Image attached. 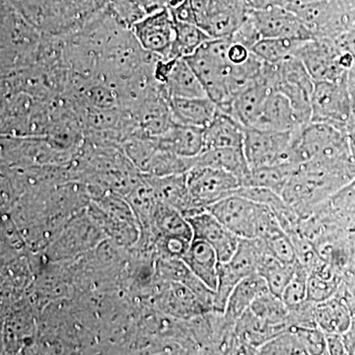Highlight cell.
<instances>
[{
    "mask_svg": "<svg viewBox=\"0 0 355 355\" xmlns=\"http://www.w3.org/2000/svg\"><path fill=\"white\" fill-rule=\"evenodd\" d=\"M132 31L144 51L169 60L175 38V20L169 9L148 14L132 26Z\"/></svg>",
    "mask_w": 355,
    "mask_h": 355,
    "instance_id": "cell-11",
    "label": "cell"
},
{
    "mask_svg": "<svg viewBox=\"0 0 355 355\" xmlns=\"http://www.w3.org/2000/svg\"><path fill=\"white\" fill-rule=\"evenodd\" d=\"M307 121L292 106L286 96L273 91L266 98L258 119L251 128L272 132H293Z\"/></svg>",
    "mask_w": 355,
    "mask_h": 355,
    "instance_id": "cell-16",
    "label": "cell"
},
{
    "mask_svg": "<svg viewBox=\"0 0 355 355\" xmlns=\"http://www.w3.org/2000/svg\"><path fill=\"white\" fill-rule=\"evenodd\" d=\"M248 0H209L205 30L212 39H227L249 18Z\"/></svg>",
    "mask_w": 355,
    "mask_h": 355,
    "instance_id": "cell-13",
    "label": "cell"
},
{
    "mask_svg": "<svg viewBox=\"0 0 355 355\" xmlns=\"http://www.w3.org/2000/svg\"><path fill=\"white\" fill-rule=\"evenodd\" d=\"M193 230V238L202 240L214 248L219 263H225L234 254L239 239L214 214L205 209L187 217Z\"/></svg>",
    "mask_w": 355,
    "mask_h": 355,
    "instance_id": "cell-14",
    "label": "cell"
},
{
    "mask_svg": "<svg viewBox=\"0 0 355 355\" xmlns=\"http://www.w3.org/2000/svg\"><path fill=\"white\" fill-rule=\"evenodd\" d=\"M182 260L196 277L216 291L219 260L214 248L202 240L193 238L190 247Z\"/></svg>",
    "mask_w": 355,
    "mask_h": 355,
    "instance_id": "cell-24",
    "label": "cell"
},
{
    "mask_svg": "<svg viewBox=\"0 0 355 355\" xmlns=\"http://www.w3.org/2000/svg\"><path fill=\"white\" fill-rule=\"evenodd\" d=\"M298 165H272L252 168L242 180L241 187H259L268 189L282 196L287 180Z\"/></svg>",
    "mask_w": 355,
    "mask_h": 355,
    "instance_id": "cell-30",
    "label": "cell"
},
{
    "mask_svg": "<svg viewBox=\"0 0 355 355\" xmlns=\"http://www.w3.org/2000/svg\"><path fill=\"white\" fill-rule=\"evenodd\" d=\"M146 177L158 202L179 210L186 218L193 214L187 173L169 176L146 175Z\"/></svg>",
    "mask_w": 355,
    "mask_h": 355,
    "instance_id": "cell-20",
    "label": "cell"
},
{
    "mask_svg": "<svg viewBox=\"0 0 355 355\" xmlns=\"http://www.w3.org/2000/svg\"><path fill=\"white\" fill-rule=\"evenodd\" d=\"M352 113L347 77L340 80L315 83L311 98V121L328 123L347 132Z\"/></svg>",
    "mask_w": 355,
    "mask_h": 355,
    "instance_id": "cell-9",
    "label": "cell"
},
{
    "mask_svg": "<svg viewBox=\"0 0 355 355\" xmlns=\"http://www.w3.org/2000/svg\"><path fill=\"white\" fill-rule=\"evenodd\" d=\"M352 314L349 306L336 295L315 305L317 327L324 334L342 335L349 328Z\"/></svg>",
    "mask_w": 355,
    "mask_h": 355,
    "instance_id": "cell-29",
    "label": "cell"
},
{
    "mask_svg": "<svg viewBox=\"0 0 355 355\" xmlns=\"http://www.w3.org/2000/svg\"><path fill=\"white\" fill-rule=\"evenodd\" d=\"M314 210L333 227L354 233L355 179L336 191Z\"/></svg>",
    "mask_w": 355,
    "mask_h": 355,
    "instance_id": "cell-18",
    "label": "cell"
},
{
    "mask_svg": "<svg viewBox=\"0 0 355 355\" xmlns=\"http://www.w3.org/2000/svg\"><path fill=\"white\" fill-rule=\"evenodd\" d=\"M210 39L211 37L198 25L175 21V38L169 60L188 58Z\"/></svg>",
    "mask_w": 355,
    "mask_h": 355,
    "instance_id": "cell-32",
    "label": "cell"
},
{
    "mask_svg": "<svg viewBox=\"0 0 355 355\" xmlns=\"http://www.w3.org/2000/svg\"><path fill=\"white\" fill-rule=\"evenodd\" d=\"M272 92V89L261 72L258 79L250 83L233 98L228 114L245 128H251L258 119L266 98Z\"/></svg>",
    "mask_w": 355,
    "mask_h": 355,
    "instance_id": "cell-19",
    "label": "cell"
},
{
    "mask_svg": "<svg viewBox=\"0 0 355 355\" xmlns=\"http://www.w3.org/2000/svg\"><path fill=\"white\" fill-rule=\"evenodd\" d=\"M354 160L347 132L328 123L309 121L294 130L292 162H345Z\"/></svg>",
    "mask_w": 355,
    "mask_h": 355,
    "instance_id": "cell-2",
    "label": "cell"
},
{
    "mask_svg": "<svg viewBox=\"0 0 355 355\" xmlns=\"http://www.w3.org/2000/svg\"><path fill=\"white\" fill-rule=\"evenodd\" d=\"M263 74L272 91L288 98L292 106L307 123L311 121V98L315 81L295 55L277 64L263 65Z\"/></svg>",
    "mask_w": 355,
    "mask_h": 355,
    "instance_id": "cell-4",
    "label": "cell"
},
{
    "mask_svg": "<svg viewBox=\"0 0 355 355\" xmlns=\"http://www.w3.org/2000/svg\"><path fill=\"white\" fill-rule=\"evenodd\" d=\"M251 19L261 39H289L298 41L313 39L302 21L286 7L270 6L253 9Z\"/></svg>",
    "mask_w": 355,
    "mask_h": 355,
    "instance_id": "cell-12",
    "label": "cell"
},
{
    "mask_svg": "<svg viewBox=\"0 0 355 355\" xmlns=\"http://www.w3.org/2000/svg\"><path fill=\"white\" fill-rule=\"evenodd\" d=\"M190 1L193 15H195L196 25L203 29L207 23L209 0H190Z\"/></svg>",
    "mask_w": 355,
    "mask_h": 355,
    "instance_id": "cell-41",
    "label": "cell"
},
{
    "mask_svg": "<svg viewBox=\"0 0 355 355\" xmlns=\"http://www.w3.org/2000/svg\"><path fill=\"white\" fill-rule=\"evenodd\" d=\"M342 336L347 354H355V312L352 314L349 328Z\"/></svg>",
    "mask_w": 355,
    "mask_h": 355,
    "instance_id": "cell-43",
    "label": "cell"
},
{
    "mask_svg": "<svg viewBox=\"0 0 355 355\" xmlns=\"http://www.w3.org/2000/svg\"><path fill=\"white\" fill-rule=\"evenodd\" d=\"M259 354H307L302 340L297 331L293 328H288L284 333L279 334L259 349Z\"/></svg>",
    "mask_w": 355,
    "mask_h": 355,
    "instance_id": "cell-36",
    "label": "cell"
},
{
    "mask_svg": "<svg viewBox=\"0 0 355 355\" xmlns=\"http://www.w3.org/2000/svg\"><path fill=\"white\" fill-rule=\"evenodd\" d=\"M158 288L156 302L166 316L188 321L209 312L196 294L183 284L162 282Z\"/></svg>",
    "mask_w": 355,
    "mask_h": 355,
    "instance_id": "cell-15",
    "label": "cell"
},
{
    "mask_svg": "<svg viewBox=\"0 0 355 355\" xmlns=\"http://www.w3.org/2000/svg\"><path fill=\"white\" fill-rule=\"evenodd\" d=\"M250 310L257 317L265 320L270 324L287 326L288 318V307L282 297L275 295L270 291L265 292L254 301Z\"/></svg>",
    "mask_w": 355,
    "mask_h": 355,
    "instance_id": "cell-34",
    "label": "cell"
},
{
    "mask_svg": "<svg viewBox=\"0 0 355 355\" xmlns=\"http://www.w3.org/2000/svg\"><path fill=\"white\" fill-rule=\"evenodd\" d=\"M205 128L173 123L171 127L153 139L160 148L182 156L193 158L203 150Z\"/></svg>",
    "mask_w": 355,
    "mask_h": 355,
    "instance_id": "cell-21",
    "label": "cell"
},
{
    "mask_svg": "<svg viewBox=\"0 0 355 355\" xmlns=\"http://www.w3.org/2000/svg\"><path fill=\"white\" fill-rule=\"evenodd\" d=\"M347 83L352 98V108H355V64L347 72Z\"/></svg>",
    "mask_w": 355,
    "mask_h": 355,
    "instance_id": "cell-44",
    "label": "cell"
},
{
    "mask_svg": "<svg viewBox=\"0 0 355 355\" xmlns=\"http://www.w3.org/2000/svg\"><path fill=\"white\" fill-rule=\"evenodd\" d=\"M293 132L245 128L243 149L250 169L265 166L293 164L292 144Z\"/></svg>",
    "mask_w": 355,
    "mask_h": 355,
    "instance_id": "cell-8",
    "label": "cell"
},
{
    "mask_svg": "<svg viewBox=\"0 0 355 355\" xmlns=\"http://www.w3.org/2000/svg\"><path fill=\"white\" fill-rule=\"evenodd\" d=\"M295 57L302 62L315 83L345 78L355 64L354 58L340 50L330 39L314 38L301 42Z\"/></svg>",
    "mask_w": 355,
    "mask_h": 355,
    "instance_id": "cell-5",
    "label": "cell"
},
{
    "mask_svg": "<svg viewBox=\"0 0 355 355\" xmlns=\"http://www.w3.org/2000/svg\"><path fill=\"white\" fill-rule=\"evenodd\" d=\"M354 246H355V231H354Z\"/></svg>",
    "mask_w": 355,
    "mask_h": 355,
    "instance_id": "cell-46",
    "label": "cell"
},
{
    "mask_svg": "<svg viewBox=\"0 0 355 355\" xmlns=\"http://www.w3.org/2000/svg\"><path fill=\"white\" fill-rule=\"evenodd\" d=\"M164 87L169 98L207 97L197 74L184 58L173 60Z\"/></svg>",
    "mask_w": 355,
    "mask_h": 355,
    "instance_id": "cell-25",
    "label": "cell"
},
{
    "mask_svg": "<svg viewBox=\"0 0 355 355\" xmlns=\"http://www.w3.org/2000/svg\"><path fill=\"white\" fill-rule=\"evenodd\" d=\"M323 1V0H287L286 8L296 6V4L310 3V2Z\"/></svg>",
    "mask_w": 355,
    "mask_h": 355,
    "instance_id": "cell-45",
    "label": "cell"
},
{
    "mask_svg": "<svg viewBox=\"0 0 355 355\" xmlns=\"http://www.w3.org/2000/svg\"><path fill=\"white\" fill-rule=\"evenodd\" d=\"M324 335H326L328 354H347L343 336L340 334H324Z\"/></svg>",
    "mask_w": 355,
    "mask_h": 355,
    "instance_id": "cell-42",
    "label": "cell"
},
{
    "mask_svg": "<svg viewBox=\"0 0 355 355\" xmlns=\"http://www.w3.org/2000/svg\"><path fill=\"white\" fill-rule=\"evenodd\" d=\"M207 210L240 239L257 238L260 203L234 193L210 205Z\"/></svg>",
    "mask_w": 355,
    "mask_h": 355,
    "instance_id": "cell-10",
    "label": "cell"
},
{
    "mask_svg": "<svg viewBox=\"0 0 355 355\" xmlns=\"http://www.w3.org/2000/svg\"><path fill=\"white\" fill-rule=\"evenodd\" d=\"M268 291L266 280L258 272H254L238 282L226 303L224 316L228 321L236 323L237 320L250 309L254 300Z\"/></svg>",
    "mask_w": 355,
    "mask_h": 355,
    "instance_id": "cell-26",
    "label": "cell"
},
{
    "mask_svg": "<svg viewBox=\"0 0 355 355\" xmlns=\"http://www.w3.org/2000/svg\"><path fill=\"white\" fill-rule=\"evenodd\" d=\"M228 39H210L186 58L197 74L207 97L228 114L232 95L229 89Z\"/></svg>",
    "mask_w": 355,
    "mask_h": 355,
    "instance_id": "cell-3",
    "label": "cell"
},
{
    "mask_svg": "<svg viewBox=\"0 0 355 355\" xmlns=\"http://www.w3.org/2000/svg\"><path fill=\"white\" fill-rule=\"evenodd\" d=\"M193 166H207L224 170L237 177L240 183L250 171L243 146L202 150L193 157Z\"/></svg>",
    "mask_w": 355,
    "mask_h": 355,
    "instance_id": "cell-27",
    "label": "cell"
},
{
    "mask_svg": "<svg viewBox=\"0 0 355 355\" xmlns=\"http://www.w3.org/2000/svg\"><path fill=\"white\" fill-rule=\"evenodd\" d=\"M107 7L114 18L128 28H132L148 14L157 11L150 0H111Z\"/></svg>",
    "mask_w": 355,
    "mask_h": 355,
    "instance_id": "cell-35",
    "label": "cell"
},
{
    "mask_svg": "<svg viewBox=\"0 0 355 355\" xmlns=\"http://www.w3.org/2000/svg\"><path fill=\"white\" fill-rule=\"evenodd\" d=\"M187 184L193 205V214L207 209L218 200L234 195L241 187L240 180L234 175L207 166H193L187 172Z\"/></svg>",
    "mask_w": 355,
    "mask_h": 355,
    "instance_id": "cell-7",
    "label": "cell"
},
{
    "mask_svg": "<svg viewBox=\"0 0 355 355\" xmlns=\"http://www.w3.org/2000/svg\"><path fill=\"white\" fill-rule=\"evenodd\" d=\"M354 179L355 160L308 161L299 164L292 173L282 197L302 218Z\"/></svg>",
    "mask_w": 355,
    "mask_h": 355,
    "instance_id": "cell-1",
    "label": "cell"
},
{
    "mask_svg": "<svg viewBox=\"0 0 355 355\" xmlns=\"http://www.w3.org/2000/svg\"><path fill=\"white\" fill-rule=\"evenodd\" d=\"M312 243L320 258L343 275L355 266L354 233L338 229L324 233Z\"/></svg>",
    "mask_w": 355,
    "mask_h": 355,
    "instance_id": "cell-17",
    "label": "cell"
},
{
    "mask_svg": "<svg viewBox=\"0 0 355 355\" xmlns=\"http://www.w3.org/2000/svg\"><path fill=\"white\" fill-rule=\"evenodd\" d=\"M266 252L268 250L260 238L239 239L237 249L230 260L219 263L214 310L224 313L231 292L238 282L257 272L261 258Z\"/></svg>",
    "mask_w": 355,
    "mask_h": 355,
    "instance_id": "cell-6",
    "label": "cell"
},
{
    "mask_svg": "<svg viewBox=\"0 0 355 355\" xmlns=\"http://www.w3.org/2000/svg\"><path fill=\"white\" fill-rule=\"evenodd\" d=\"M335 42L338 48L345 53H349L355 62V17L352 18L349 28Z\"/></svg>",
    "mask_w": 355,
    "mask_h": 355,
    "instance_id": "cell-40",
    "label": "cell"
},
{
    "mask_svg": "<svg viewBox=\"0 0 355 355\" xmlns=\"http://www.w3.org/2000/svg\"><path fill=\"white\" fill-rule=\"evenodd\" d=\"M296 263H282L270 252H266L261 258L257 272L266 280L268 291L280 297L295 272Z\"/></svg>",
    "mask_w": 355,
    "mask_h": 355,
    "instance_id": "cell-31",
    "label": "cell"
},
{
    "mask_svg": "<svg viewBox=\"0 0 355 355\" xmlns=\"http://www.w3.org/2000/svg\"><path fill=\"white\" fill-rule=\"evenodd\" d=\"M343 273L321 260L308 275L307 300L321 303L333 297L342 284Z\"/></svg>",
    "mask_w": 355,
    "mask_h": 355,
    "instance_id": "cell-28",
    "label": "cell"
},
{
    "mask_svg": "<svg viewBox=\"0 0 355 355\" xmlns=\"http://www.w3.org/2000/svg\"><path fill=\"white\" fill-rule=\"evenodd\" d=\"M227 39L235 42V43L241 44L252 51V48L261 38L258 30H257L256 26H254L253 21L251 19V14H250L249 18L245 21L244 24L230 38Z\"/></svg>",
    "mask_w": 355,
    "mask_h": 355,
    "instance_id": "cell-39",
    "label": "cell"
},
{
    "mask_svg": "<svg viewBox=\"0 0 355 355\" xmlns=\"http://www.w3.org/2000/svg\"><path fill=\"white\" fill-rule=\"evenodd\" d=\"M169 103L175 123L196 128H207L218 110L209 97L170 98Z\"/></svg>",
    "mask_w": 355,
    "mask_h": 355,
    "instance_id": "cell-22",
    "label": "cell"
},
{
    "mask_svg": "<svg viewBox=\"0 0 355 355\" xmlns=\"http://www.w3.org/2000/svg\"><path fill=\"white\" fill-rule=\"evenodd\" d=\"M301 42L289 39H261L252 48V53L266 64H277L295 55Z\"/></svg>",
    "mask_w": 355,
    "mask_h": 355,
    "instance_id": "cell-33",
    "label": "cell"
},
{
    "mask_svg": "<svg viewBox=\"0 0 355 355\" xmlns=\"http://www.w3.org/2000/svg\"><path fill=\"white\" fill-rule=\"evenodd\" d=\"M245 128L231 114L217 110L214 120L205 128L203 150L224 147H242Z\"/></svg>",
    "mask_w": 355,
    "mask_h": 355,
    "instance_id": "cell-23",
    "label": "cell"
},
{
    "mask_svg": "<svg viewBox=\"0 0 355 355\" xmlns=\"http://www.w3.org/2000/svg\"><path fill=\"white\" fill-rule=\"evenodd\" d=\"M308 275L307 270L297 261L295 272L280 296L287 307H293L307 300Z\"/></svg>",
    "mask_w": 355,
    "mask_h": 355,
    "instance_id": "cell-37",
    "label": "cell"
},
{
    "mask_svg": "<svg viewBox=\"0 0 355 355\" xmlns=\"http://www.w3.org/2000/svg\"><path fill=\"white\" fill-rule=\"evenodd\" d=\"M263 241L265 242L270 254L282 263H294L297 261L293 243L284 231H280Z\"/></svg>",
    "mask_w": 355,
    "mask_h": 355,
    "instance_id": "cell-38",
    "label": "cell"
}]
</instances>
